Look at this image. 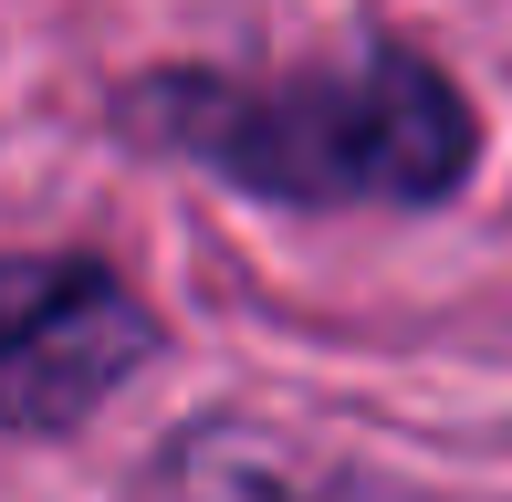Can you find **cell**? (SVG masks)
Segmentation results:
<instances>
[{"mask_svg":"<svg viewBox=\"0 0 512 502\" xmlns=\"http://www.w3.org/2000/svg\"><path fill=\"white\" fill-rule=\"evenodd\" d=\"M157 356V325L105 262L11 251L0 262V429H84Z\"/></svg>","mask_w":512,"mask_h":502,"instance_id":"obj_2","label":"cell"},{"mask_svg":"<svg viewBox=\"0 0 512 502\" xmlns=\"http://www.w3.org/2000/svg\"><path fill=\"white\" fill-rule=\"evenodd\" d=\"M126 126L283 210H439L481 157L460 84L408 42H366L356 63H314L272 84L157 74L126 95Z\"/></svg>","mask_w":512,"mask_h":502,"instance_id":"obj_1","label":"cell"}]
</instances>
